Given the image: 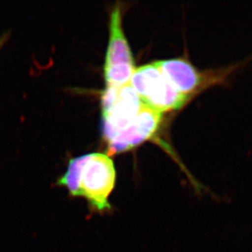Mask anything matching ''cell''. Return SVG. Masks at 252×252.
Returning a JSON list of instances; mask_svg holds the SVG:
<instances>
[{"label":"cell","mask_w":252,"mask_h":252,"mask_svg":"<svg viewBox=\"0 0 252 252\" xmlns=\"http://www.w3.org/2000/svg\"><path fill=\"white\" fill-rule=\"evenodd\" d=\"M116 178L110 155L92 153L69 160L66 171L56 185L66 189L70 197H84L91 212L102 215L112 211L109 197Z\"/></svg>","instance_id":"2"},{"label":"cell","mask_w":252,"mask_h":252,"mask_svg":"<svg viewBox=\"0 0 252 252\" xmlns=\"http://www.w3.org/2000/svg\"><path fill=\"white\" fill-rule=\"evenodd\" d=\"M130 84L146 106L161 114L181 109L189 97L172 87L155 62L136 68Z\"/></svg>","instance_id":"3"},{"label":"cell","mask_w":252,"mask_h":252,"mask_svg":"<svg viewBox=\"0 0 252 252\" xmlns=\"http://www.w3.org/2000/svg\"><path fill=\"white\" fill-rule=\"evenodd\" d=\"M8 37H9V33H3L0 34V48L4 44Z\"/></svg>","instance_id":"6"},{"label":"cell","mask_w":252,"mask_h":252,"mask_svg":"<svg viewBox=\"0 0 252 252\" xmlns=\"http://www.w3.org/2000/svg\"><path fill=\"white\" fill-rule=\"evenodd\" d=\"M162 114L146 106L130 83L105 88L102 121L107 155L131 150L150 140L159 127Z\"/></svg>","instance_id":"1"},{"label":"cell","mask_w":252,"mask_h":252,"mask_svg":"<svg viewBox=\"0 0 252 252\" xmlns=\"http://www.w3.org/2000/svg\"><path fill=\"white\" fill-rule=\"evenodd\" d=\"M122 21L121 7L115 6L110 12V40L104 64L106 88H119L128 84L136 69Z\"/></svg>","instance_id":"4"},{"label":"cell","mask_w":252,"mask_h":252,"mask_svg":"<svg viewBox=\"0 0 252 252\" xmlns=\"http://www.w3.org/2000/svg\"><path fill=\"white\" fill-rule=\"evenodd\" d=\"M155 62L167 81L184 95H189L201 84V74L186 60L176 58Z\"/></svg>","instance_id":"5"}]
</instances>
